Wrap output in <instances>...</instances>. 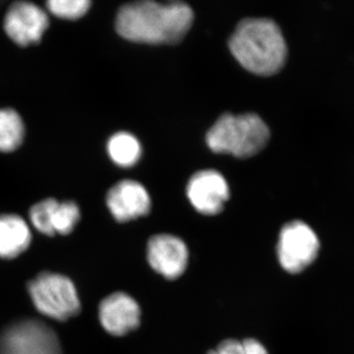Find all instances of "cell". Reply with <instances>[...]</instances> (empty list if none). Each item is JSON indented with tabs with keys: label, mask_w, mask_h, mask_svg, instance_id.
<instances>
[{
	"label": "cell",
	"mask_w": 354,
	"mask_h": 354,
	"mask_svg": "<svg viewBox=\"0 0 354 354\" xmlns=\"http://www.w3.org/2000/svg\"><path fill=\"white\" fill-rule=\"evenodd\" d=\"M193 18L192 9L183 2H133L118 11L116 31L135 43L176 44L189 31Z\"/></svg>",
	"instance_id": "obj_1"
},
{
	"label": "cell",
	"mask_w": 354,
	"mask_h": 354,
	"mask_svg": "<svg viewBox=\"0 0 354 354\" xmlns=\"http://www.w3.org/2000/svg\"><path fill=\"white\" fill-rule=\"evenodd\" d=\"M230 48L244 68L263 76L279 72L288 53L281 29L267 18L242 20L230 39Z\"/></svg>",
	"instance_id": "obj_2"
},
{
	"label": "cell",
	"mask_w": 354,
	"mask_h": 354,
	"mask_svg": "<svg viewBox=\"0 0 354 354\" xmlns=\"http://www.w3.org/2000/svg\"><path fill=\"white\" fill-rule=\"evenodd\" d=\"M270 138V130L260 116L253 113L225 114L207 134L213 152L246 158L259 153Z\"/></svg>",
	"instance_id": "obj_3"
},
{
	"label": "cell",
	"mask_w": 354,
	"mask_h": 354,
	"mask_svg": "<svg viewBox=\"0 0 354 354\" xmlns=\"http://www.w3.org/2000/svg\"><path fill=\"white\" fill-rule=\"evenodd\" d=\"M32 304L43 315L66 321L80 312L75 286L64 274L44 272L28 285Z\"/></svg>",
	"instance_id": "obj_4"
},
{
	"label": "cell",
	"mask_w": 354,
	"mask_h": 354,
	"mask_svg": "<svg viewBox=\"0 0 354 354\" xmlns=\"http://www.w3.org/2000/svg\"><path fill=\"white\" fill-rule=\"evenodd\" d=\"M0 354H62V351L51 328L35 319H25L1 333Z\"/></svg>",
	"instance_id": "obj_5"
},
{
	"label": "cell",
	"mask_w": 354,
	"mask_h": 354,
	"mask_svg": "<svg viewBox=\"0 0 354 354\" xmlns=\"http://www.w3.org/2000/svg\"><path fill=\"white\" fill-rule=\"evenodd\" d=\"M320 242L314 230L302 221H293L281 228L278 243V257L281 267L290 274H297L314 262Z\"/></svg>",
	"instance_id": "obj_6"
},
{
	"label": "cell",
	"mask_w": 354,
	"mask_h": 354,
	"mask_svg": "<svg viewBox=\"0 0 354 354\" xmlns=\"http://www.w3.org/2000/svg\"><path fill=\"white\" fill-rule=\"evenodd\" d=\"M48 27L46 13L31 2H15L4 19L7 36L21 46L39 43Z\"/></svg>",
	"instance_id": "obj_7"
},
{
	"label": "cell",
	"mask_w": 354,
	"mask_h": 354,
	"mask_svg": "<svg viewBox=\"0 0 354 354\" xmlns=\"http://www.w3.org/2000/svg\"><path fill=\"white\" fill-rule=\"evenodd\" d=\"M187 196L199 213L214 216L223 211L230 198V187L220 172L208 169L196 172L191 177Z\"/></svg>",
	"instance_id": "obj_8"
},
{
	"label": "cell",
	"mask_w": 354,
	"mask_h": 354,
	"mask_svg": "<svg viewBox=\"0 0 354 354\" xmlns=\"http://www.w3.org/2000/svg\"><path fill=\"white\" fill-rule=\"evenodd\" d=\"M187 246L178 237L171 234L153 235L147 246L149 264L165 279L179 278L187 268Z\"/></svg>",
	"instance_id": "obj_9"
},
{
	"label": "cell",
	"mask_w": 354,
	"mask_h": 354,
	"mask_svg": "<svg viewBox=\"0 0 354 354\" xmlns=\"http://www.w3.org/2000/svg\"><path fill=\"white\" fill-rule=\"evenodd\" d=\"M32 225L39 232L53 236L69 234L80 220V209L74 202L59 203L46 199L37 203L30 211Z\"/></svg>",
	"instance_id": "obj_10"
},
{
	"label": "cell",
	"mask_w": 354,
	"mask_h": 354,
	"mask_svg": "<svg viewBox=\"0 0 354 354\" xmlns=\"http://www.w3.org/2000/svg\"><path fill=\"white\" fill-rule=\"evenodd\" d=\"M141 310L134 298L124 292H114L102 299L99 318L111 335H124L138 327Z\"/></svg>",
	"instance_id": "obj_11"
},
{
	"label": "cell",
	"mask_w": 354,
	"mask_h": 354,
	"mask_svg": "<svg viewBox=\"0 0 354 354\" xmlns=\"http://www.w3.org/2000/svg\"><path fill=\"white\" fill-rule=\"evenodd\" d=\"M106 205L113 218L123 223L149 214L151 197L141 183L122 180L109 189Z\"/></svg>",
	"instance_id": "obj_12"
},
{
	"label": "cell",
	"mask_w": 354,
	"mask_h": 354,
	"mask_svg": "<svg viewBox=\"0 0 354 354\" xmlns=\"http://www.w3.org/2000/svg\"><path fill=\"white\" fill-rule=\"evenodd\" d=\"M32 235L26 221L16 215L0 216V258L13 259L27 250Z\"/></svg>",
	"instance_id": "obj_13"
},
{
	"label": "cell",
	"mask_w": 354,
	"mask_h": 354,
	"mask_svg": "<svg viewBox=\"0 0 354 354\" xmlns=\"http://www.w3.org/2000/svg\"><path fill=\"white\" fill-rule=\"evenodd\" d=\"M109 157L120 167H131L141 158L142 148L136 137L130 133L114 134L108 143Z\"/></svg>",
	"instance_id": "obj_14"
},
{
	"label": "cell",
	"mask_w": 354,
	"mask_h": 354,
	"mask_svg": "<svg viewBox=\"0 0 354 354\" xmlns=\"http://www.w3.org/2000/svg\"><path fill=\"white\" fill-rule=\"evenodd\" d=\"M25 127L22 118L14 109H0V151L12 152L22 144Z\"/></svg>",
	"instance_id": "obj_15"
},
{
	"label": "cell",
	"mask_w": 354,
	"mask_h": 354,
	"mask_svg": "<svg viewBox=\"0 0 354 354\" xmlns=\"http://www.w3.org/2000/svg\"><path fill=\"white\" fill-rule=\"evenodd\" d=\"M91 2L88 0H50L46 3L53 15L62 19L75 20L88 12Z\"/></svg>",
	"instance_id": "obj_16"
},
{
	"label": "cell",
	"mask_w": 354,
	"mask_h": 354,
	"mask_svg": "<svg viewBox=\"0 0 354 354\" xmlns=\"http://www.w3.org/2000/svg\"><path fill=\"white\" fill-rule=\"evenodd\" d=\"M208 354H246L242 342L236 339H225L218 344V348L209 351Z\"/></svg>",
	"instance_id": "obj_17"
},
{
	"label": "cell",
	"mask_w": 354,
	"mask_h": 354,
	"mask_svg": "<svg viewBox=\"0 0 354 354\" xmlns=\"http://www.w3.org/2000/svg\"><path fill=\"white\" fill-rule=\"evenodd\" d=\"M246 354H268L267 349L255 339H246L242 341Z\"/></svg>",
	"instance_id": "obj_18"
}]
</instances>
